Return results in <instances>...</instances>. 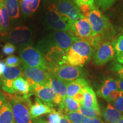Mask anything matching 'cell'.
<instances>
[{
  "label": "cell",
  "instance_id": "obj_1",
  "mask_svg": "<svg viewBox=\"0 0 123 123\" xmlns=\"http://www.w3.org/2000/svg\"><path fill=\"white\" fill-rule=\"evenodd\" d=\"M78 39L70 32L55 31L41 40L38 43L37 49L46 59H59Z\"/></svg>",
  "mask_w": 123,
  "mask_h": 123
},
{
  "label": "cell",
  "instance_id": "obj_2",
  "mask_svg": "<svg viewBox=\"0 0 123 123\" xmlns=\"http://www.w3.org/2000/svg\"><path fill=\"white\" fill-rule=\"evenodd\" d=\"M93 53V47L88 43L78 39L63 57L62 64L76 67H83L90 59Z\"/></svg>",
  "mask_w": 123,
  "mask_h": 123
},
{
  "label": "cell",
  "instance_id": "obj_3",
  "mask_svg": "<svg viewBox=\"0 0 123 123\" xmlns=\"http://www.w3.org/2000/svg\"><path fill=\"white\" fill-rule=\"evenodd\" d=\"M88 20L92 29V36L100 41L101 37L111 27L109 20L96 7H93L84 15Z\"/></svg>",
  "mask_w": 123,
  "mask_h": 123
},
{
  "label": "cell",
  "instance_id": "obj_4",
  "mask_svg": "<svg viewBox=\"0 0 123 123\" xmlns=\"http://www.w3.org/2000/svg\"><path fill=\"white\" fill-rule=\"evenodd\" d=\"M10 102L15 123H34L30 114L31 104L29 97L12 96L10 97Z\"/></svg>",
  "mask_w": 123,
  "mask_h": 123
},
{
  "label": "cell",
  "instance_id": "obj_5",
  "mask_svg": "<svg viewBox=\"0 0 123 123\" xmlns=\"http://www.w3.org/2000/svg\"><path fill=\"white\" fill-rule=\"evenodd\" d=\"M19 54L23 64L30 67H38L49 71V67L42 53L33 46L27 44L20 47Z\"/></svg>",
  "mask_w": 123,
  "mask_h": 123
},
{
  "label": "cell",
  "instance_id": "obj_6",
  "mask_svg": "<svg viewBox=\"0 0 123 123\" xmlns=\"http://www.w3.org/2000/svg\"><path fill=\"white\" fill-rule=\"evenodd\" d=\"M46 24L49 28L54 30L73 33V24L58 13L55 4L51 5L49 7L46 15Z\"/></svg>",
  "mask_w": 123,
  "mask_h": 123
},
{
  "label": "cell",
  "instance_id": "obj_7",
  "mask_svg": "<svg viewBox=\"0 0 123 123\" xmlns=\"http://www.w3.org/2000/svg\"><path fill=\"white\" fill-rule=\"evenodd\" d=\"M49 71L66 84L81 78L83 75V71L80 67L68 64L53 66L49 68Z\"/></svg>",
  "mask_w": 123,
  "mask_h": 123
},
{
  "label": "cell",
  "instance_id": "obj_8",
  "mask_svg": "<svg viewBox=\"0 0 123 123\" xmlns=\"http://www.w3.org/2000/svg\"><path fill=\"white\" fill-rule=\"evenodd\" d=\"M33 92L43 103L51 108L55 105H59L63 99L55 93L48 83H36L33 88Z\"/></svg>",
  "mask_w": 123,
  "mask_h": 123
},
{
  "label": "cell",
  "instance_id": "obj_9",
  "mask_svg": "<svg viewBox=\"0 0 123 123\" xmlns=\"http://www.w3.org/2000/svg\"><path fill=\"white\" fill-rule=\"evenodd\" d=\"M55 5L58 13L73 24L84 18L79 7L72 0H59Z\"/></svg>",
  "mask_w": 123,
  "mask_h": 123
},
{
  "label": "cell",
  "instance_id": "obj_10",
  "mask_svg": "<svg viewBox=\"0 0 123 123\" xmlns=\"http://www.w3.org/2000/svg\"><path fill=\"white\" fill-rule=\"evenodd\" d=\"M7 40L20 47L30 44L32 31L26 26H17L7 33Z\"/></svg>",
  "mask_w": 123,
  "mask_h": 123
},
{
  "label": "cell",
  "instance_id": "obj_11",
  "mask_svg": "<svg viewBox=\"0 0 123 123\" xmlns=\"http://www.w3.org/2000/svg\"><path fill=\"white\" fill-rule=\"evenodd\" d=\"M24 75L22 70L19 67H9L6 66L5 70L0 76L2 81L1 88L5 92L10 94L15 93L13 88V82L17 78L22 77Z\"/></svg>",
  "mask_w": 123,
  "mask_h": 123
},
{
  "label": "cell",
  "instance_id": "obj_12",
  "mask_svg": "<svg viewBox=\"0 0 123 123\" xmlns=\"http://www.w3.org/2000/svg\"><path fill=\"white\" fill-rule=\"evenodd\" d=\"M73 33L79 39L88 43L93 47V38L92 36V29L87 18H82L74 23Z\"/></svg>",
  "mask_w": 123,
  "mask_h": 123
},
{
  "label": "cell",
  "instance_id": "obj_13",
  "mask_svg": "<svg viewBox=\"0 0 123 123\" xmlns=\"http://www.w3.org/2000/svg\"><path fill=\"white\" fill-rule=\"evenodd\" d=\"M25 79L30 80L35 83L44 84L48 83L50 73L38 67H30L22 63L21 66Z\"/></svg>",
  "mask_w": 123,
  "mask_h": 123
},
{
  "label": "cell",
  "instance_id": "obj_14",
  "mask_svg": "<svg viewBox=\"0 0 123 123\" xmlns=\"http://www.w3.org/2000/svg\"><path fill=\"white\" fill-rule=\"evenodd\" d=\"M115 51L112 44L109 42H105L100 44L96 47L94 53L93 60L95 64L103 66L114 58Z\"/></svg>",
  "mask_w": 123,
  "mask_h": 123
},
{
  "label": "cell",
  "instance_id": "obj_15",
  "mask_svg": "<svg viewBox=\"0 0 123 123\" xmlns=\"http://www.w3.org/2000/svg\"><path fill=\"white\" fill-rule=\"evenodd\" d=\"M97 93L108 102L113 103L117 99L119 93L116 80L111 78L106 79Z\"/></svg>",
  "mask_w": 123,
  "mask_h": 123
},
{
  "label": "cell",
  "instance_id": "obj_16",
  "mask_svg": "<svg viewBox=\"0 0 123 123\" xmlns=\"http://www.w3.org/2000/svg\"><path fill=\"white\" fill-rule=\"evenodd\" d=\"M54 110L46 105L41 101L38 98L35 99V103L31 105L30 108V114L32 119H37L42 115L50 113Z\"/></svg>",
  "mask_w": 123,
  "mask_h": 123
},
{
  "label": "cell",
  "instance_id": "obj_17",
  "mask_svg": "<svg viewBox=\"0 0 123 123\" xmlns=\"http://www.w3.org/2000/svg\"><path fill=\"white\" fill-rule=\"evenodd\" d=\"M88 86V82L83 78L69 82L66 84L67 96L73 98L78 93L82 91L83 90Z\"/></svg>",
  "mask_w": 123,
  "mask_h": 123
},
{
  "label": "cell",
  "instance_id": "obj_18",
  "mask_svg": "<svg viewBox=\"0 0 123 123\" xmlns=\"http://www.w3.org/2000/svg\"><path fill=\"white\" fill-rule=\"evenodd\" d=\"M84 94V99L81 105L87 108H99L96 93L93 89L88 86L83 90Z\"/></svg>",
  "mask_w": 123,
  "mask_h": 123
},
{
  "label": "cell",
  "instance_id": "obj_19",
  "mask_svg": "<svg viewBox=\"0 0 123 123\" xmlns=\"http://www.w3.org/2000/svg\"><path fill=\"white\" fill-rule=\"evenodd\" d=\"M10 18L2 0H0V33L6 35L10 29Z\"/></svg>",
  "mask_w": 123,
  "mask_h": 123
},
{
  "label": "cell",
  "instance_id": "obj_20",
  "mask_svg": "<svg viewBox=\"0 0 123 123\" xmlns=\"http://www.w3.org/2000/svg\"><path fill=\"white\" fill-rule=\"evenodd\" d=\"M50 73V72H49ZM49 85L51 87L56 95L64 98L67 96V87L63 81L60 80L50 73V76L48 81Z\"/></svg>",
  "mask_w": 123,
  "mask_h": 123
},
{
  "label": "cell",
  "instance_id": "obj_21",
  "mask_svg": "<svg viewBox=\"0 0 123 123\" xmlns=\"http://www.w3.org/2000/svg\"><path fill=\"white\" fill-rule=\"evenodd\" d=\"M0 123H15L11 104L7 100L0 108Z\"/></svg>",
  "mask_w": 123,
  "mask_h": 123
},
{
  "label": "cell",
  "instance_id": "obj_22",
  "mask_svg": "<svg viewBox=\"0 0 123 123\" xmlns=\"http://www.w3.org/2000/svg\"><path fill=\"white\" fill-rule=\"evenodd\" d=\"M40 0H20V8L24 16L32 15L37 10Z\"/></svg>",
  "mask_w": 123,
  "mask_h": 123
},
{
  "label": "cell",
  "instance_id": "obj_23",
  "mask_svg": "<svg viewBox=\"0 0 123 123\" xmlns=\"http://www.w3.org/2000/svg\"><path fill=\"white\" fill-rule=\"evenodd\" d=\"M104 119L108 123H117L123 117L122 115L111 103L108 104L103 112Z\"/></svg>",
  "mask_w": 123,
  "mask_h": 123
},
{
  "label": "cell",
  "instance_id": "obj_24",
  "mask_svg": "<svg viewBox=\"0 0 123 123\" xmlns=\"http://www.w3.org/2000/svg\"><path fill=\"white\" fill-rule=\"evenodd\" d=\"M9 17L12 20L19 18V6L18 0H2Z\"/></svg>",
  "mask_w": 123,
  "mask_h": 123
},
{
  "label": "cell",
  "instance_id": "obj_25",
  "mask_svg": "<svg viewBox=\"0 0 123 123\" xmlns=\"http://www.w3.org/2000/svg\"><path fill=\"white\" fill-rule=\"evenodd\" d=\"M59 105L60 108L66 112H78L81 107L80 104L75 101L73 98L68 96L63 98Z\"/></svg>",
  "mask_w": 123,
  "mask_h": 123
},
{
  "label": "cell",
  "instance_id": "obj_26",
  "mask_svg": "<svg viewBox=\"0 0 123 123\" xmlns=\"http://www.w3.org/2000/svg\"><path fill=\"white\" fill-rule=\"evenodd\" d=\"M13 86L15 92H18L21 94L24 95L23 97L27 98L29 96V92H30V86L25 78L22 77L17 78L14 81Z\"/></svg>",
  "mask_w": 123,
  "mask_h": 123
},
{
  "label": "cell",
  "instance_id": "obj_27",
  "mask_svg": "<svg viewBox=\"0 0 123 123\" xmlns=\"http://www.w3.org/2000/svg\"><path fill=\"white\" fill-rule=\"evenodd\" d=\"M78 112L81 113L86 117L88 118H94L98 117L101 115L100 110L99 108H87L81 105L80 110Z\"/></svg>",
  "mask_w": 123,
  "mask_h": 123
},
{
  "label": "cell",
  "instance_id": "obj_28",
  "mask_svg": "<svg viewBox=\"0 0 123 123\" xmlns=\"http://www.w3.org/2000/svg\"><path fill=\"white\" fill-rule=\"evenodd\" d=\"M72 123H84L86 117L78 112H67L65 115Z\"/></svg>",
  "mask_w": 123,
  "mask_h": 123
},
{
  "label": "cell",
  "instance_id": "obj_29",
  "mask_svg": "<svg viewBox=\"0 0 123 123\" xmlns=\"http://www.w3.org/2000/svg\"><path fill=\"white\" fill-rule=\"evenodd\" d=\"M116 55L123 54V35L120 36L112 43Z\"/></svg>",
  "mask_w": 123,
  "mask_h": 123
},
{
  "label": "cell",
  "instance_id": "obj_30",
  "mask_svg": "<svg viewBox=\"0 0 123 123\" xmlns=\"http://www.w3.org/2000/svg\"><path fill=\"white\" fill-rule=\"evenodd\" d=\"M5 63L9 67H18L21 63V60L15 55H10L5 60Z\"/></svg>",
  "mask_w": 123,
  "mask_h": 123
},
{
  "label": "cell",
  "instance_id": "obj_31",
  "mask_svg": "<svg viewBox=\"0 0 123 123\" xmlns=\"http://www.w3.org/2000/svg\"><path fill=\"white\" fill-rule=\"evenodd\" d=\"M113 107L120 112H123V93L119 91V96L113 102Z\"/></svg>",
  "mask_w": 123,
  "mask_h": 123
},
{
  "label": "cell",
  "instance_id": "obj_32",
  "mask_svg": "<svg viewBox=\"0 0 123 123\" xmlns=\"http://www.w3.org/2000/svg\"><path fill=\"white\" fill-rule=\"evenodd\" d=\"M63 115L59 112L54 110L48 116V122L47 123H59L61 122Z\"/></svg>",
  "mask_w": 123,
  "mask_h": 123
},
{
  "label": "cell",
  "instance_id": "obj_33",
  "mask_svg": "<svg viewBox=\"0 0 123 123\" xmlns=\"http://www.w3.org/2000/svg\"><path fill=\"white\" fill-rule=\"evenodd\" d=\"M74 2L79 8L81 7H95V0H74Z\"/></svg>",
  "mask_w": 123,
  "mask_h": 123
},
{
  "label": "cell",
  "instance_id": "obj_34",
  "mask_svg": "<svg viewBox=\"0 0 123 123\" xmlns=\"http://www.w3.org/2000/svg\"><path fill=\"white\" fill-rule=\"evenodd\" d=\"M16 50V47L14 44L11 43H7L5 44L2 48V53L5 55H12L14 53Z\"/></svg>",
  "mask_w": 123,
  "mask_h": 123
},
{
  "label": "cell",
  "instance_id": "obj_35",
  "mask_svg": "<svg viewBox=\"0 0 123 123\" xmlns=\"http://www.w3.org/2000/svg\"><path fill=\"white\" fill-rule=\"evenodd\" d=\"M116 0H96L97 4L103 10L110 7Z\"/></svg>",
  "mask_w": 123,
  "mask_h": 123
},
{
  "label": "cell",
  "instance_id": "obj_36",
  "mask_svg": "<svg viewBox=\"0 0 123 123\" xmlns=\"http://www.w3.org/2000/svg\"><path fill=\"white\" fill-rule=\"evenodd\" d=\"M113 69L119 75L120 79L123 80V66L118 63H115L113 64Z\"/></svg>",
  "mask_w": 123,
  "mask_h": 123
},
{
  "label": "cell",
  "instance_id": "obj_37",
  "mask_svg": "<svg viewBox=\"0 0 123 123\" xmlns=\"http://www.w3.org/2000/svg\"><path fill=\"white\" fill-rule=\"evenodd\" d=\"M84 123H104L103 121L99 117L88 118L86 117L84 119Z\"/></svg>",
  "mask_w": 123,
  "mask_h": 123
},
{
  "label": "cell",
  "instance_id": "obj_38",
  "mask_svg": "<svg viewBox=\"0 0 123 123\" xmlns=\"http://www.w3.org/2000/svg\"><path fill=\"white\" fill-rule=\"evenodd\" d=\"M73 98L75 101L78 102L79 104H80V105H81L84 99L83 92V91L79 92V93H78L77 94L75 95L74 96H73Z\"/></svg>",
  "mask_w": 123,
  "mask_h": 123
},
{
  "label": "cell",
  "instance_id": "obj_39",
  "mask_svg": "<svg viewBox=\"0 0 123 123\" xmlns=\"http://www.w3.org/2000/svg\"><path fill=\"white\" fill-rule=\"evenodd\" d=\"M116 81L119 90L123 93V80L121 79H117Z\"/></svg>",
  "mask_w": 123,
  "mask_h": 123
},
{
  "label": "cell",
  "instance_id": "obj_40",
  "mask_svg": "<svg viewBox=\"0 0 123 123\" xmlns=\"http://www.w3.org/2000/svg\"><path fill=\"white\" fill-rule=\"evenodd\" d=\"M6 66V65L5 63V62L0 61V76L4 74Z\"/></svg>",
  "mask_w": 123,
  "mask_h": 123
},
{
  "label": "cell",
  "instance_id": "obj_41",
  "mask_svg": "<svg viewBox=\"0 0 123 123\" xmlns=\"http://www.w3.org/2000/svg\"><path fill=\"white\" fill-rule=\"evenodd\" d=\"M6 100V97L5 96V95L2 92H0V108L2 107Z\"/></svg>",
  "mask_w": 123,
  "mask_h": 123
},
{
  "label": "cell",
  "instance_id": "obj_42",
  "mask_svg": "<svg viewBox=\"0 0 123 123\" xmlns=\"http://www.w3.org/2000/svg\"><path fill=\"white\" fill-rule=\"evenodd\" d=\"M116 60L118 63H119L120 64H121V65L123 66V54H122L116 55Z\"/></svg>",
  "mask_w": 123,
  "mask_h": 123
},
{
  "label": "cell",
  "instance_id": "obj_43",
  "mask_svg": "<svg viewBox=\"0 0 123 123\" xmlns=\"http://www.w3.org/2000/svg\"><path fill=\"white\" fill-rule=\"evenodd\" d=\"M59 123H72L71 122V121L67 119L65 116H63V115L61 122Z\"/></svg>",
  "mask_w": 123,
  "mask_h": 123
},
{
  "label": "cell",
  "instance_id": "obj_44",
  "mask_svg": "<svg viewBox=\"0 0 123 123\" xmlns=\"http://www.w3.org/2000/svg\"><path fill=\"white\" fill-rule=\"evenodd\" d=\"M34 123H47V121L43 120H42V119H39L38 120L36 121V122Z\"/></svg>",
  "mask_w": 123,
  "mask_h": 123
},
{
  "label": "cell",
  "instance_id": "obj_45",
  "mask_svg": "<svg viewBox=\"0 0 123 123\" xmlns=\"http://www.w3.org/2000/svg\"><path fill=\"white\" fill-rule=\"evenodd\" d=\"M117 123H123V117Z\"/></svg>",
  "mask_w": 123,
  "mask_h": 123
},
{
  "label": "cell",
  "instance_id": "obj_46",
  "mask_svg": "<svg viewBox=\"0 0 123 123\" xmlns=\"http://www.w3.org/2000/svg\"><path fill=\"white\" fill-rule=\"evenodd\" d=\"M1 87H2V81H1V79L0 78V88H1Z\"/></svg>",
  "mask_w": 123,
  "mask_h": 123
},
{
  "label": "cell",
  "instance_id": "obj_47",
  "mask_svg": "<svg viewBox=\"0 0 123 123\" xmlns=\"http://www.w3.org/2000/svg\"><path fill=\"white\" fill-rule=\"evenodd\" d=\"M122 32L123 33V29H122Z\"/></svg>",
  "mask_w": 123,
  "mask_h": 123
}]
</instances>
